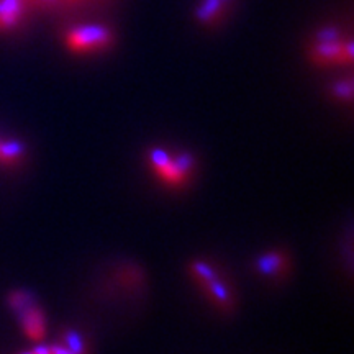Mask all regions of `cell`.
<instances>
[{
    "mask_svg": "<svg viewBox=\"0 0 354 354\" xmlns=\"http://www.w3.org/2000/svg\"><path fill=\"white\" fill-rule=\"evenodd\" d=\"M59 343L64 344L66 348L73 349L74 353H77V354H87V351H86V343H84L82 336L79 335L77 331H74V330H66L64 333L61 335Z\"/></svg>",
    "mask_w": 354,
    "mask_h": 354,
    "instance_id": "10",
    "label": "cell"
},
{
    "mask_svg": "<svg viewBox=\"0 0 354 354\" xmlns=\"http://www.w3.org/2000/svg\"><path fill=\"white\" fill-rule=\"evenodd\" d=\"M113 33L105 25H76L64 33L66 48L74 55H95L109 50Z\"/></svg>",
    "mask_w": 354,
    "mask_h": 354,
    "instance_id": "3",
    "label": "cell"
},
{
    "mask_svg": "<svg viewBox=\"0 0 354 354\" xmlns=\"http://www.w3.org/2000/svg\"><path fill=\"white\" fill-rule=\"evenodd\" d=\"M201 289L205 292V295L209 297L210 302H214L220 310H232L233 307V295L230 287L225 284L223 281H220V277L214 279L209 284L202 286Z\"/></svg>",
    "mask_w": 354,
    "mask_h": 354,
    "instance_id": "7",
    "label": "cell"
},
{
    "mask_svg": "<svg viewBox=\"0 0 354 354\" xmlns=\"http://www.w3.org/2000/svg\"><path fill=\"white\" fill-rule=\"evenodd\" d=\"M258 271L266 277H279L289 269V259L281 251H269L258 259Z\"/></svg>",
    "mask_w": 354,
    "mask_h": 354,
    "instance_id": "6",
    "label": "cell"
},
{
    "mask_svg": "<svg viewBox=\"0 0 354 354\" xmlns=\"http://www.w3.org/2000/svg\"><path fill=\"white\" fill-rule=\"evenodd\" d=\"M230 0H202L197 7V19L205 25H214L223 19Z\"/></svg>",
    "mask_w": 354,
    "mask_h": 354,
    "instance_id": "8",
    "label": "cell"
},
{
    "mask_svg": "<svg viewBox=\"0 0 354 354\" xmlns=\"http://www.w3.org/2000/svg\"><path fill=\"white\" fill-rule=\"evenodd\" d=\"M310 57L317 66H349L353 63V43L338 28L328 26L315 35Z\"/></svg>",
    "mask_w": 354,
    "mask_h": 354,
    "instance_id": "2",
    "label": "cell"
},
{
    "mask_svg": "<svg viewBox=\"0 0 354 354\" xmlns=\"http://www.w3.org/2000/svg\"><path fill=\"white\" fill-rule=\"evenodd\" d=\"M28 0H0V32H12L25 19Z\"/></svg>",
    "mask_w": 354,
    "mask_h": 354,
    "instance_id": "5",
    "label": "cell"
},
{
    "mask_svg": "<svg viewBox=\"0 0 354 354\" xmlns=\"http://www.w3.org/2000/svg\"><path fill=\"white\" fill-rule=\"evenodd\" d=\"M50 353H51V354H77V353H74L73 349L66 348L64 344H61L59 342L55 343V344H51V346H50Z\"/></svg>",
    "mask_w": 354,
    "mask_h": 354,
    "instance_id": "13",
    "label": "cell"
},
{
    "mask_svg": "<svg viewBox=\"0 0 354 354\" xmlns=\"http://www.w3.org/2000/svg\"><path fill=\"white\" fill-rule=\"evenodd\" d=\"M20 320L24 333L28 336L32 342H43L46 335V322H44V313L37 305L30 304L28 307L20 310Z\"/></svg>",
    "mask_w": 354,
    "mask_h": 354,
    "instance_id": "4",
    "label": "cell"
},
{
    "mask_svg": "<svg viewBox=\"0 0 354 354\" xmlns=\"http://www.w3.org/2000/svg\"><path fill=\"white\" fill-rule=\"evenodd\" d=\"M2 145H3V140L0 138V151H2Z\"/></svg>",
    "mask_w": 354,
    "mask_h": 354,
    "instance_id": "14",
    "label": "cell"
},
{
    "mask_svg": "<svg viewBox=\"0 0 354 354\" xmlns=\"http://www.w3.org/2000/svg\"><path fill=\"white\" fill-rule=\"evenodd\" d=\"M21 354H37L35 351H28V353H21Z\"/></svg>",
    "mask_w": 354,
    "mask_h": 354,
    "instance_id": "15",
    "label": "cell"
},
{
    "mask_svg": "<svg viewBox=\"0 0 354 354\" xmlns=\"http://www.w3.org/2000/svg\"><path fill=\"white\" fill-rule=\"evenodd\" d=\"M8 304H10V307L13 310L20 312V310H24L25 307H28L30 304H33V300H32V295H30L28 292L13 290L12 294H10V297H8Z\"/></svg>",
    "mask_w": 354,
    "mask_h": 354,
    "instance_id": "11",
    "label": "cell"
},
{
    "mask_svg": "<svg viewBox=\"0 0 354 354\" xmlns=\"http://www.w3.org/2000/svg\"><path fill=\"white\" fill-rule=\"evenodd\" d=\"M190 276H192L198 282V286H205L209 282L214 281V279L218 277V274L210 264H207L205 261H194L189 268Z\"/></svg>",
    "mask_w": 354,
    "mask_h": 354,
    "instance_id": "9",
    "label": "cell"
},
{
    "mask_svg": "<svg viewBox=\"0 0 354 354\" xmlns=\"http://www.w3.org/2000/svg\"><path fill=\"white\" fill-rule=\"evenodd\" d=\"M333 95L338 97L339 100H349L353 97V82L351 79H346V81L336 82L333 86Z\"/></svg>",
    "mask_w": 354,
    "mask_h": 354,
    "instance_id": "12",
    "label": "cell"
},
{
    "mask_svg": "<svg viewBox=\"0 0 354 354\" xmlns=\"http://www.w3.org/2000/svg\"><path fill=\"white\" fill-rule=\"evenodd\" d=\"M148 161L158 179L171 189L184 187L196 169V159L190 154H171L161 148H153Z\"/></svg>",
    "mask_w": 354,
    "mask_h": 354,
    "instance_id": "1",
    "label": "cell"
}]
</instances>
